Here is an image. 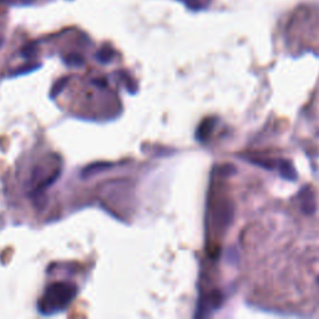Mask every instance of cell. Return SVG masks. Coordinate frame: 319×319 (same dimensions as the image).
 <instances>
[{"label": "cell", "mask_w": 319, "mask_h": 319, "mask_svg": "<svg viewBox=\"0 0 319 319\" xmlns=\"http://www.w3.org/2000/svg\"><path fill=\"white\" fill-rule=\"evenodd\" d=\"M36 53V45L35 44H28L27 46L24 47V49L21 50V55L24 56V58H32V56H34V54Z\"/></svg>", "instance_id": "cell-7"}, {"label": "cell", "mask_w": 319, "mask_h": 319, "mask_svg": "<svg viewBox=\"0 0 319 319\" xmlns=\"http://www.w3.org/2000/svg\"><path fill=\"white\" fill-rule=\"evenodd\" d=\"M78 293V287L67 282L50 284L39 302V310L44 314H54L64 310L72 302Z\"/></svg>", "instance_id": "cell-1"}, {"label": "cell", "mask_w": 319, "mask_h": 319, "mask_svg": "<svg viewBox=\"0 0 319 319\" xmlns=\"http://www.w3.org/2000/svg\"><path fill=\"white\" fill-rule=\"evenodd\" d=\"M2 45H3V39H0V47H2Z\"/></svg>", "instance_id": "cell-8"}, {"label": "cell", "mask_w": 319, "mask_h": 319, "mask_svg": "<svg viewBox=\"0 0 319 319\" xmlns=\"http://www.w3.org/2000/svg\"><path fill=\"white\" fill-rule=\"evenodd\" d=\"M39 67H41L40 64H36V65H28V66L25 67H19V69H16L15 72H13L11 74V76H19V75H22V74H27V72H30V71H34V70L39 69Z\"/></svg>", "instance_id": "cell-6"}, {"label": "cell", "mask_w": 319, "mask_h": 319, "mask_svg": "<svg viewBox=\"0 0 319 319\" xmlns=\"http://www.w3.org/2000/svg\"><path fill=\"white\" fill-rule=\"evenodd\" d=\"M179 2L183 3L191 10H201L207 7L210 0H179Z\"/></svg>", "instance_id": "cell-2"}, {"label": "cell", "mask_w": 319, "mask_h": 319, "mask_svg": "<svg viewBox=\"0 0 319 319\" xmlns=\"http://www.w3.org/2000/svg\"><path fill=\"white\" fill-rule=\"evenodd\" d=\"M64 61L69 66H80V65L84 64V58L78 55V54H70L66 58H64Z\"/></svg>", "instance_id": "cell-4"}, {"label": "cell", "mask_w": 319, "mask_h": 319, "mask_svg": "<svg viewBox=\"0 0 319 319\" xmlns=\"http://www.w3.org/2000/svg\"><path fill=\"white\" fill-rule=\"evenodd\" d=\"M112 58H114V52L110 47H103V49L99 50L97 54H96V59L103 64L110 63L112 60Z\"/></svg>", "instance_id": "cell-3"}, {"label": "cell", "mask_w": 319, "mask_h": 319, "mask_svg": "<svg viewBox=\"0 0 319 319\" xmlns=\"http://www.w3.org/2000/svg\"><path fill=\"white\" fill-rule=\"evenodd\" d=\"M281 171H282V175H283L284 177H287V179H295V176H296L295 170H293L292 165H290L289 162L282 163Z\"/></svg>", "instance_id": "cell-5"}]
</instances>
